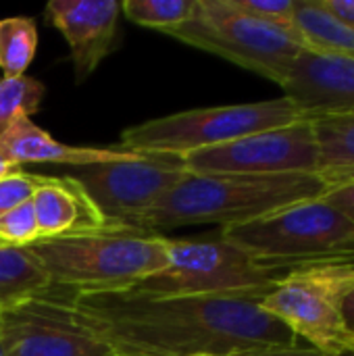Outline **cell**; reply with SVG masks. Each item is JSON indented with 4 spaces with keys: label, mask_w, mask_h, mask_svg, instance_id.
Instances as JSON below:
<instances>
[{
    "label": "cell",
    "mask_w": 354,
    "mask_h": 356,
    "mask_svg": "<svg viewBox=\"0 0 354 356\" xmlns=\"http://www.w3.org/2000/svg\"><path fill=\"white\" fill-rule=\"evenodd\" d=\"M154 296L136 288L73 292L77 321L121 356H234L292 346L296 336L261 302L273 290Z\"/></svg>",
    "instance_id": "1"
},
{
    "label": "cell",
    "mask_w": 354,
    "mask_h": 356,
    "mask_svg": "<svg viewBox=\"0 0 354 356\" xmlns=\"http://www.w3.org/2000/svg\"><path fill=\"white\" fill-rule=\"evenodd\" d=\"M321 173L286 175H196L171 188L146 215L142 232L159 234L188 225L232 227L288 207L321 198L330 190Z\"/></svg>",
    "instance_id": "2"
},
{
    "label": "cell",
    "mask_w": 354,
    "mask_h": 356,
    "mask_svg": "<svg viewBox=\"0 0 354 356\" xmlns=\"http://www.w3.org/2000/svg\"><path fill=\"white\" fill-rule=\"evenodd\" d=\"M27 250L50 286L83 294L134 288L169 263L165 236L117 227L38 240Z\"/></svg>",
    "instance_id": "3"
},
{
    "label": "cell",
    "mask_w": 354,
    "mask_h": 356,
    "mask_svg": "<svg viewBox=\"0 0 354 356\" xmlns=\"http://www.w3.org/2000/svg\"><path fill=\"white\" fill-rule=\"evenodd\" d=\"M167 267L134 286L136 290L154 296L236 294L277 286L296 269L309 267L263 259L225 240L221 234L190 240L167 238Z\"/></svg>",
    "instance_id": "4"
},
{
    "label": "cell",
    "mask_w": 354,
    "mask_h": 356,
    "mask_svg": "<svg viewBox=\"0 0 354 356\" xmlns=\"http://www.w3.org/2000/svg\"><path fill=\"white\" fill-rule=\"evenodd\" d=\"M303 119L296 104L286 96L248 104L194 108L127 127L119 148L140 154L184 156Z\"/></svg>",
    "instance_id": "5"
},
{
    "label": "cell",
    "mask_w": 354,
    "mask_h": 356,
    "mask_svg": "<svg viewBox=\"0 0 354 356\" xmlns=\"http://www.w3.org/2000/svg\"><path fill=\"white\" fill-rule=\"evenodd\" d=\"M167 35L284 83L305 50L296 29L240 13L230 0H198L194 17Z\"/></svg>",
    "instance_id": "6"
},
{
    "label": "cell",
    "mask_w": 354,
    "mask_h": 356,
    "mask_svg": "<svg viewBox=\"0 0 354 356\" xmlns=\"http://www.w3.org/2000/svg\"><path fill=\"white\" fill-rule=\"evenodd\" d=\"M219 234L263 259L298 265L354 263V219L323 198L288 207L250 223L223 227Z\"/></svg>",
    "instance_id": "7"
},
{
    "label": "cell",
    "mask_w": 354,
    "mask_h": 356,
    "mask_svg": "<svg viewBox=\"0 0 354 356\" xmlns=\"http://www.w3.org/2000/svg\"><path fill=\"white\" fill-rule=\"evenodd\" d=\"M354 288V263H317L284 277L261 302L296 338L334 356H354L342 305Z\"/></svg>",
    "instance_id": "8"
},
{
    "label": "cell",
    "mask_w": 354,
    "mask_h": 356,
    "mask_svg": "<svg viewBox=\"0 0 354 356\" xmlns=\"http://www.w3.org/2000/svg\"><path fill=\"white\" fill-rule=\"evenodd\" d=\"M61 175L83 188L106 227L142 232L146 215L190 171L179 156L140 154L131 161L65 167Z\"/></svg>",
    "instance_id": "9"
},
{
    "label": "cell",
    "mask_w": 354,
    "mask_h": 356,
    "mask_svg": "<svg viewBox=\"0 0 354 356\" xmlns=\"http://www.w3.org/2000/svg\"><path fill=\"white\" fill-rule=\"evenodd\" d=\"M73 292L50 286L0 311L4 356H113L71 305Z\"/></svg>",
    "instance_id": "10"
},
{
    "label": "cell",
    "mask_w": 354,
    "mask_h": 356,
    "mask_svg": "<svg viewBox=\"0 0 354 356\" xmlns=\"http://www.w3.org/2000/svg\"><path fill=\"white\" fill-rule=\"evenodd\" d=\"M179 159L196 175L319 173V146L311 119L196 150Z\"/></svg>",
    "instance_id": "11"
},
{
    "label": "cell",
    "mask_w": 354,
    "mask_h": 356,
    "mask_svg": "<svg viewBox=\"0 0 354 356\" xmlns=\"http://www.w3.org/2000/svg\"><path fill=\"white\" fill-rule=\"evenodd\" d=\"M44 15L69 44L75 81L83 83L117 44L121 2L52 0Z\"/></svg>",
    "instance_id": "12"
},
{
    "label": "cell",
    "mask_w": 354,
    "mask_h": 356,
    "mask_svg": "<svg viewBox=\"0 0 354 356\" xmlns=\"http://www.w3.org/2000/svg\"><path fill=\"white\" fill-rule=\"evenodd\" d=\"M282 90L305 119L354 115V58L303 50Z\"/></svg>",
    "instance_id": "13"
},
{
    "label": "cell",
    "mask_w": 354,
    "mask_h": 356,
    "mask_svg": "<svg viewBox=\"0 0 354 356\" xmlns=\"http://www.w3.org/2000/svg\"><path fill=\"white\" fill-rule=\"evenodd\" d=\"M2 150L17 165H63L65 167H88L102 163H119L138 159L140 152L123 148H94V146H71L54 140L46 129L38 127L31 119H19L0 140Z\"/></svg>",
    "instance_id": "14"
},
{
    "label": "cell",
    "mask_w": 354,
    "mask_h": 356,
    "mask_svg": "<svg viewBox=\"0 0 354 356\" xmlns=\"http://www.w3.org/2000/svg\"><path fill=\"white\" fill-rule=\"evenodd\" d=\"M31 204L40 240L106 227L102 215L83 188L67 175H38V188L31 196Z\"/></svg>",
    "instance_id": "15"
},
{
    "label": "cell",
    "mask_w": 354,
    "mask_h": 356,
    "mask_svg": "<svg viewBox=\"0 0 354 356\" xmlns=\"http://www.w3.org/2000/svg\"><path fill=\"white\" fill-rule=\"evenodd\" d=\"M294 27L305 50L354 58V25L332 15L321 0H296Z\"/></svg>",
    "instance_id": "16"
},
{
    "label": "cell",
    "mask_w": 354,
    "mask_h": 356,
    "mask_svg": "<svg viewBox=\"0 0 354 356\" xmlns=\"http://www.w3.org/2000/svg\"><path fill=\"white\" fill-rule=\"evenodd\" d=\"M50 288V282L27 248L0 244V311Z\"/></svg>",
    "instance_id": "17"
},
{
    "label": "cell",
    "mask_w": 354,
    "mask_h": 356,
    "mask_svg": "<svg viewBox=\"0 0 354 356\" xmlns=\"http://www.w3.org/2000/svg\"><path fill=\"white\" fill-rule=\"evenodd\" d=\"M319 146V173L323 177L354 169V115L311 119Z\"/></svg>",
    "instance_id": "18"
},
{
    "label": "cell",
    "mask_w": 354,
    "mask_h": 356,
    "mask_svg": "<svg viewBox=\"0 0 354 356\" xmlns=\"http://www.w3.org/2000/svg\"><path fill=\"white\" fill-rule=\"evenodd\" d=\"M38 50V27L29 17H6L0 21V69L2 77L25 75Z\"/></svg>",
    "instance_id": "19"
},
{
    "label": "cell",
    "mask_w": 354,
    "mask_h": 356,
    "mask_svg": "<svg viewBox=\"0 0 354 356\" xmlns=\"http://www.w3.org/2000/svg\"><path fill=\"white\" fill-rule=\"evenodd\" d=\"M44 94V83L33 77H0V140L19 119H31L40 111Z\"/></svg>",
    "instance_id": "20"
},
{
    "label": "cell",
    "mask_w": 354,
    "mask_h": 356,
    "mask_svg": "<svg viewBox=\"0 0 354 356\" xmlns=\"http://www.w3.org/2000/svg\"><path fill=\"white\" fill-rule=\"evenodd\" d=\"M196 6L198 0H125L121 2V13L142 27L169 33L188 23Z\"/></svg>",
    "instance_id": "21"
},
{
    "label": "cell",
    "mask_w": 354,
    "mask_h": 356,
    "mask_svg": "<svg viewBox=\"0 0 354 356\" xmlns=\"http://www.w3.org/2000/svg\"><path fill=\"white\" fill-rule=\"evenodd\" d=\"M38 240H40V229H38L31 200L19 204L17 209L0 217V244L27 248Z\"/></svg>",
    "instance_id": "22"
},
{
    "label": "cell",
    "mask_w": 354,
    "mask_h": 356,
    "mask_svg": "<svg viewBox=\"0 0 354 356\" xmlns=\"http://www.w3.org/2000/svg\"><path fill=\"white\" fill-rule=\"evenodd\" d=\"M234 8H238L244 15L282 25V27H294V6L296 0H230Z\"/></svg>",
    "instance_id": "23"
},
{
    "label": "cell",
    "mask_w": 354,
    "mask_h": 356,
    "mask_svg": "<svg viewBox=\"0 0 354 356\" xmlns=\"http://www.w3.org/2000/svg\"><path fill=\"white\" fill-rule=\"evenodd\" d=\"M35 188H38V175L25 173L21 169L2 177L0 179V217L17 209L19 204L31 200Z\"/></svg>",
    "instance_id": "24"
},
{
    "label": "cell",
    "mask_w": 354,
    "mask_h": 356,
    "mask_svg": "<svg viewBox=\"0 0 354 356\" xmlns=\"http://www.w3.org/2000/svg\"><path fill=\"white\" fill-rule=\"evenodd\" d=\"M321 198L328 204H332L334 209H338L340 213H344L351 219H354V181L332 186Z\"/></svg>",
    "instance_id": "25"
},
{
    "label": "cell",
    "mask_w": 354,
    "mask_h": 356,
    "mask_svg": "<svg viewBox=\"0 0 354 356\" xmlns=\"http://www.w3.org/2000/svg\"><path fill=\"white\" fill-rule=\"evenodd\" d=\"M234 356H334L328 353H321L317 348H303L298 344L292 346H275V348H261V350H250V353H240Z\"/></svg>",
    "instance_id": "26"
},
{
    "label": "cell",
    "mask_w": 354,
    "mask_h": 356,
    "mask_svg": "<svg viewBox=\"0 0 354 356\" xmlns=\"http://www.w3.org/2000/svg\"><path fill=\"white\" fill-rule=\"evenodd\" d=\"M321 2L340 21L354 25V0H321Z\"/></svg>",
    "instance_id": "27"
},
{
    "label": "cell",
    "mask_w": 354,
    "mask_h": 356,
    "mask_svg": "<svg viewBox=\"0 0 354 356\" xmlns=\"http://www.w3.org/2000/svg\"><path fill=\"white\" fill-rule=\"evenodd\" d=\"M342 315H344L346 327L351 330V334L354 336V288L351 290V294L344 298V305H342Z\"/></svg>",
    "instance_id": "28"
},
{
    "label": "cell",
    "mask_w": 354,
    "mask_h": 356,
    "mask_svg": "<svg viewBox=\"0 0 354 356\" xmlns=\"http://www.w3.org/2000/svg\"><path fill=\"white\" fill-rule=\"evenodd\" d=\"M21 167H17L10 159H8V154L2 150V146H0V179L2 177H6V175H10V173H15V171H19Z\"/></svg>",
    "instance_id": "29"
},
{
    "label": "cell",
    "mask_w": 354,
    "mask_h": 356,
    "mask_svg": "<svg viewBox=\"0 0 354 356\" xmlns=\"http://www.w3.org/2000/svg\"><path fill=\"white\" fill-rule=\"evenodd\" d=\"M330 181V186H336V184H348V181H354V169L351 171H342V173H336V175H330L325 177Z\"/></svg>",
    "instance_id": "30"
},
{
    "label": "cell",
    "mask_w": 354,
    "mask_h": 356,
    "mask_svg": "<svg viewBox=\"0 0 354 356\" xmlns=\"http://www.w3.org/2000/svg\"><path fill=\"white\" fill-rule=\"evenodd\" d=\"M0 356H4V346H2V327H0Z\"/></svg>",
    "instance_id": "31"
},
{
    "label": "cell",
    "mask_w": 354,
    "mask_h": 356,
    "mask_svg": "<svg viewBox=\"0 0 354 356\" xmlns=\"http://www.w3.org/2000/svg\"><path fill=\"white\" fill-rule=\"evenodd\" d=\"M113 356H121V355H113Z\"/></svg>",
    "instance_id": "32"
}]
</instances>
